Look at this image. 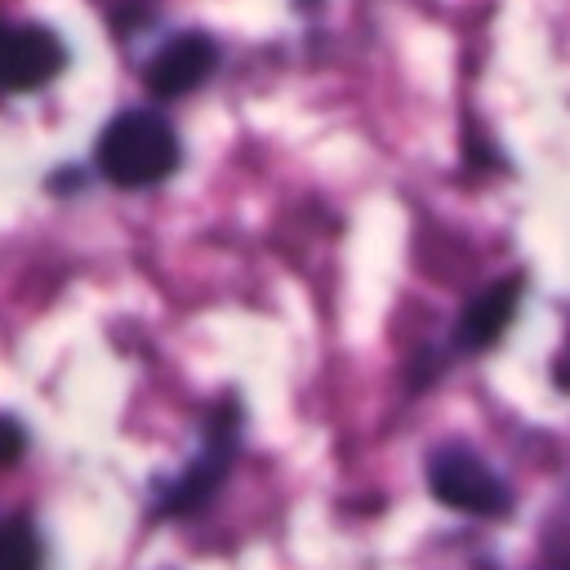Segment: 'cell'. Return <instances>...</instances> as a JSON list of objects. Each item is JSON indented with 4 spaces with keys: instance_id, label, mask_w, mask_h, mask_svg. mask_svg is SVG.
<instances>
[{
    "instance_id": "cell-8",
    "label": "cell",
    "mask_w": 570,
    "mask_h": 570,
    "mask_svg": "<svg viewBox=\"0 0 570 570\" xmlns=\"http://www.w3.org/2000/svg\"><path fill=\"white\" fill-rule=\"evenodd\" d=\"M22 441H27V432H22L13 419H4V414H0V468H4V463H13V459H22V450H27Z\"/></svg>"
},
{
    "instance_id": "cell-6",
    "label": "cell",
    "mask_w": 570,
    "mask_h": 570,
    "mask_svg": "<svg viewBox=\"0 0 570 570\" xmlns=\"http://www.w3.org/2000/svg\"><path fill=\"white\" fill-rule=\"evenodd\" d=\"M517 298H521V281H517V276L494 281L485 294H476V298L468 303V312H463V321H459V330H454V343H459L463 352L490 347V343L508 330V321H512V312H517Z\"/></svg>"
},
{
    "instance_id": "cell-3",
    "label": "cell",
    "mask_w": 570,
    "mask_h": 570,
    "mask_svg": "<svg viewBox=\"0 0 570 570\" xmlns=\"http://www.w3.org/2000/svg\"><path fill=\"white\" fill-rule=\"evenodd\" d=\"M62 67H67L62 40L49 27H36V22L0 27V89L4 94H31L49 85Z\"/></svg>"
},
{
    "instance_id": "cell-4",
    "label": "cell",
    "mask_w": 570,
    "mask_h": 570,
    "mask_svg": "<svg viewBox=\"0 0 570 570\" xmlns=\"http://www.w3.org/2000/svg\"><path fill=\"white\" fill-rule=\"evenodd\" d=\"M218 67V45L205 31H178L169 36L142 67V85L156 98H183L200 89Z\"/></svg>"
},
{
    "instance_id": "cell-5",
    "label": "cell",
    "mask_w": 570,
    "mask_h": 570,
    "mask_svg": "<svg viewBox=\"0 0 570 570\" xmlns=\"http://www.w3.org/2000/svg\"><path fill=\"white\" fill-rule=\"evenodd\" d=\"M232 459H236V414L209 428L205 450L169 481V490H165V499H160V512H165V517H178V512L205 508V503L218 494V485H223Z\"/></svg>"
},
{
    "instance_id": "cell-2",
    "label": "cell",
    "mask_w": 570,
    "mask_h": 570,
    "mask_svg": "<svg viewBox=\"0 0 570 570\" xmlns=\"http://www.w3.org/2000/svg\"><path fill=\"white\" fill-rule=\"evenodd\" d=\"M428 490L436 503L468 512V517H503L512 508V490L503 476L463 445H441L428 459Z\"/></svg>"
},
{
    "instance_id": "cell-7",
    "label": "cell",
    "mask_w": 570,
    "mask_h": 570,
    "mask_svg": "<svg viewBox=\"0 0 570 570\" xmlns=\"http://www.w3.org/2000/svg\"><path fill=\"white\" fill-rule=\"evenodd\" d=\"M0 570H40V534L27 517H0Z\"/></svg>"
},
{
    "instance_id": "cell-1",
    "label": "cell",
    "mask_w": 570,
    "mask_h": 570,
    "mask_svg": "<svg viewBox=\"0 0 570 570\" xmlns=\"http://www.w3.org/2000/svg\"><path fill=\"white\" fill-rule=\"evenodd\" d=\"M94 160H98V174L116 187H129V191H142V187H156L165 183L178 160H183V142L174 134V125L151 111V107H129L120 116L107 120V129L98 134V147H94Z\"/></svg>"
}]
</instances>
